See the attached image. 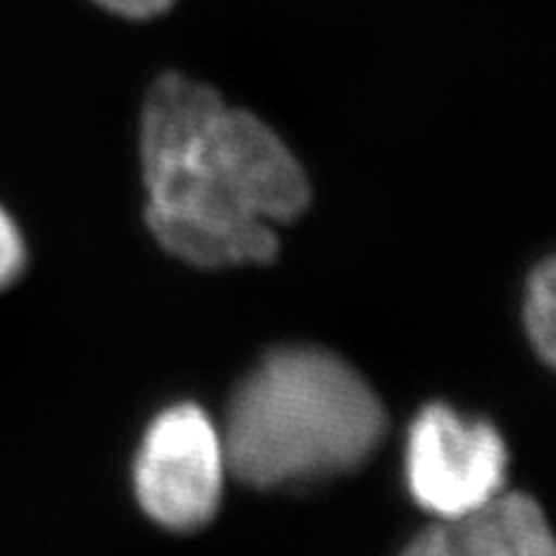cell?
Returning a JSON list of instances; mask_svg holds the SVG:
<instances>
[{
  "label": "cell",
  "mask_w": 556,
  "mask_h": 556,
  "mask_svg": "<svg viewBox=\"0 0 556 556\" xmlns=\"http://www.w3.org/2000/svg\"><path fill=\"white\" fill-rule=\"evenodd\" d=\"M142 176L150 232L199 268L270 263V225L296 219L312 199L307 173L268 124L178 73L144 99Z\"/></svg>",
  "instance_id": "6da1fadb"
},
{
  "label": "cell",
  "mask_w": 556,
  "mask_h": 556,
  "mask_svg": "<svg viewBox=\"0 0 556 556\" xmlns=\"http://www.w3.org/2000/svg\"><path fill=\"white\" fill-rule=\"evenodd\" d=\"M387 433L371 384L319 348L270 351L242 379L222 435L227 471L268 490L358 469Z\"/></svg>",
  "instance_id": "7a4b0ae2"
},
{
  "label": "cell",
  "mask_w": 556,
  "mask_h": 556,
  "mask_svg": "<svg viewBox=\"0 0 556 556\" xmlns=\"http://www.w3.org/2000/svg\"><path fill=\"white\" fill-rule=\"evenodd\" d=\"M222 435L197 405L163 409L144 433L135 464V492L144 516L176 533L212 523L225 492Z\"/></svg>",
  "instance_id": "3957f363"
},
{
  "label": "cell",
  "mask_w": 556,
  "mask_h": 556,
  "mask_svg": "<svg viewBox=\"0 0 556 556\" xmlns=\"http://www.w3.org/2000/svg\"><path fill=\"white\" fill-rule=\"evenodd\" d=\"M409 495L438 520L482 507L505 486L507 448L497 428L464 420L446 405H428L407 435Z\"/></svg>",
  "instance_id": "277c9868"
},
{
  "label": "cell",
  "mask_w": 556,
  "mask_h": 556,
  "mask_svg": "<svg viewBox=\"0 0 556 556\" xmlns=\"http://www.w3.org/2000/svg\"><path fill=\"white\" fill-rule=\"evenodd\" d=\"M448 523L469 556H556L552 526L526 492H497L482 507Z\"/></svg>",
  "instance_id": "5b68a950"
},
{
  "label": "cell",
  "mask_w": 556,
  "mask_h": 556,
  "mask_svg": "<svg viewBox=\"0 0 556 556\" xmlns=\"http://www.w3.org/2000/svg\"><path fill=\"white\" fill-rule=\"evenodd\" d=\"M523 323L533 351L554 366L556 361V266L552 258L531 270L526 287Z\"/></svg>",
  "instance_id": "8992f818"
},
{
  "label": "cell",
  "mask_w": 556,
  "mask_h": 556,
  "mask_svg": "<svg viewBox=\"0 0 556 556\" xmlns=\"http://www.w3.org/2000/svg\"><path fill=\"white\" fill-rule=\"evenodd\" d=\"M26 268V242L11 212L0 204V291L11 289Z\"/></svg>",
  "instance_id": "52a82bcc"
},
{
  "label": "cell",
  "mask_w": 556,
  "mask_h": 556,
  "mask_svg": "<svg viewBox=\"0 0 556 556\" xmlns=\"http://www.w3.org/2000/svg\"><path fill=\"white\" fill-rule=\"evenodd\" d=\"M402 556H469V552L456 536L454 526L448 520H438L435 526L426 528L420 536L409 541Z\"/></svg>",
  "instance_id": "ba28073f"
},
{
  "label": "cell",
  "mask_w": 556,
  "mask_h": 556,
  "mask_svg": "<svg viewBox=\"0 0 556 556\" xmlns=\"http://www.w3.org/2000/svg\"><path fill=\"white\" fill-rule=\"evenodd\" d=\"M96 3L127 18H152L168 11L176 0H96Z\"/></svg>",
  "instance_id": "9c48e42d"
}]
</instances>
